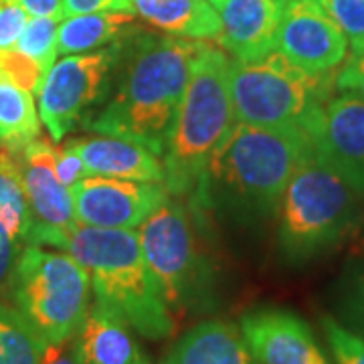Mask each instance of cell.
<instances>
[{"mask_svg":"<svg viewBox=\"0 0 364 364\" xmlns=\"http://www.w3.org/2000/svg\"><path fill=\"white\" fill-rule=\"evenodd\" d=\"M207 45L140 31L124 39L112 93L85 128L164 156L184 91Z\"/></svg>","mask_w":364,"mask_h":364,"instance_id":"1","label":"cell"},{"mask_svg":"<svg viewBox=\"0 0 364 364\" xmlns=\"http://www.w3.org/2000/svg\"><path fill=\"white\" fill-rule=\"evenodd\" d=\"M314 142L301 126L261 128L237 122L208 160L193 205L233 221L273 215Z\"/></svg>","mask_w":364,"mask_h":364,"instance_id":"2","label":"cell"},{"mask_svg":"<svg viewBox=\"0 0 364 364\" xmlns=\"http://www.w3.org/2000/svg\"><path fill=\"white\" fill-rule=\"evenodd\" d=\"M45 245L77 259L90 275L95 304L119 316L134 332L148 340L174 334V318L158 296L136 231L75 221L65 231L47 235L41 241V247Z\"/></svg>","mask_w":364,"mask_h":364,"instance_id":"3","label":"cell"},{"mask_svg":"<svg viewBox=\"0 0 364 364\" xmlns=\"http://www.w3.org/2000/svg\"><path fill=\"white\" fill-rule=\"evenodd\" d=\"M363 200L314 148L287 182L277 207L284 257L304 263L340 245L360 223Z\"/></svg>","mask_w":364,"mask_h":364,"instance_id":"4","label":"cell"},{"mask_svg":"<svg viewBox=\"0 0 364 364\" xmlns=\"http://www.w3.org/2000/svg\"><path fill=\"white\" fill-rule=\"evenodd\" d=\"M229 67L231 59L210 43L196 61L164 154L170 195H193L210 156L235 126Z\"/></svg>","mask_w":364,"mask_h":364,"instance_id":"5","label":"cell"},{"mask_svg":"<svg viewBox=\"0 0 364 364\" xmlns=\"http://www.w3.org/2000/svg\"><path fill=\"white\" fill-rule=\"evenodd\" d=\"M146 267L170 312L203 308L215 287V267L203 239V210L166 200L140 225Z\"/></svg>","mask_w":364,"mask_h":364,"instance_id":"6","label":"cell"},{"mask_svg":"<svg viewBox=\"0 0 364 364\" xmlns=\"http://www.w3.org/2000/svg\"><path fill=\"white\" fill-rule=\"evenodd\" d=\"M334 73H310L279 51L229 67V93L237 122L261 128L306 126L332 97Z\"/></svg>","mask_w":364,"mask_h":364,"instance_id":"7","label":"cell"},{"mask_svg":"<svg viewBox=\"0 0 364 364\" xmlns=\"http://www.w3.org/2000/svg\"><path fill=\"white\" fill-rule=\"evenodd\" d=\"M91 282L69 253L25 245L9 289V301L45 344L73 338L90 312Z\"/></svg>","mask_w":364,"mask_h":364,"instance_id":"8","label":"cell"},{"mask_svg":"<svg viewBox=\"0 0 364 364\" xmlns=\"http://www.w3.org/2000/svg\"><path fill=\"white\" fill-rule=\"evenodd\" d=\"M128 39V37H126ZM124 39L104 49L65 55L47 71L39 90V117L53 142L85 128L104 105L116 81Z\"/></svg>","mask_w":364,"mask_h":364,"instance_id":"9","label":"cell"},{"mask_svg":"<svg viewBox=\"0 0 364 364\" xmlns=\"http://www.w3.org/2000/svg\"><path fill=\"white\" fill-rule=\"evenodd\" d=\"M75 219L102 229H136L170 198L164 182H138L87 174L69 191Z\"/></svg>","mask_w":364,"mask_h":364,"instance_id":"10","label":"cell"},{"mask_svg":"<svg viewBox=\"0 0 364 364\" xmlns=\"http://www.w3.org/2000/svg\"><path fill=\"white\" fill-rule=\"evenodd\" d=\"M275 51L310 73H334L348 57V39L318 0H289L275 35Z\"/></svg>","mask_w":364,"mask_h":364,"instance_id":"11","label":"cell"},{"mask_svg":"<svg viewBox=\"0 0 364 364\" xmlns=\"http://www.w3.org/2000/svg\"><path fill=\"white\" fill-rule=\"evenodd\" d=\"M314 148L364 198V100L332 95L304 126Z\"/></svg>","mask_w":364,"mask_h":364,"instance_id":"12","label":"cell"},{"mask_svg":"<svg viewBox=\"0 0 364 364\" xmlns=\"http://www.w3.org/2000/svg\"><path fill=\"white\" fill-rule=\"evenodd\" d=\"M13 152L33 217L26 245H41L49 233L65 231L77 221L71 193L57 178L55 146L49 138L39 136Z\"/></svg>","mask_w":364,"mask_h":364,"instance_id":"13","label":"cell"},{"mask_svg":"<svg viewBox=\"0 0 364 364\" xmlns=\"http://www.w3.org/2000/svg\"><path fill=\"white\" fill-rule=\"evenodd\" d=\"M239 330L259 364H330L312 328L287 310L245 314Z\"/></svg>","mask_w":364,"mask_h":364,"instance_id":"14","label":"cell"},{"mask_svg":"<svg viewBox=\"0 0 364 364\" xmlns=\"http://www.w3.org/2000/svg\"><path fill=\"white\" fill-rule=\"evenodd\" d=\"M219 14L217 43L239 61L275 51V35L286 9L284 0H208Z\"/></svg>","mask_w":364,"mask_h":364,"instance_id":"15","label":"cell"},{"mask_svg":"<svg viewBox=\"0 0 364 364\" xmlns=\"http://www.w3.org/2000/svg\"><path fill=\"white\" fill-rule=\"evenodd\" d=\"M67 144L83 160L90 174L138 182H164V162L140 144L116 136H83Z\"/></svg>","mask_w":364,"mask_h":364,"instance_id":"16","label":"cell"},{"mask_svg":"<svg viewBox=\"0 0 364 364\" xmlns=\"http://www.w3.org/2000/svg\"><path fill=\"white\" fill-rule=\"evenodd\" d=\"M73 344L83 364H150L130 326L100 304L90 308Z\"/></svg>","mask_w":364,"mask_h":364,"instance_id":"17","label":"cell"},{"mask_svg":"<svg viewBox=\"0 0 364 364\" xmlns=\"http://www.w3.org/2000/svg\"><path fill=\"white\" fill-rule=\"evenodd\" d=\"M160 364H259L235 324L208 320L172 344Z\"/></svg>","mask_w":364,"mask_h":364,"instance_id":"18","label":"cell"},{"mask_svg":"<svg viewBox=\"0 0 364 364\" xmlns=\"http://www.w3.org/2000/svg\"><path fill=\"white\" fill-rule=\"evenodd\" d=\"M128 13L172 37L217 41L219 14L208 0H128Z\"/></svg>","mask_w":364,"mask_h":364,"instance_id":"19","label":"cell"},{"mask_svg":"<svg viewBox=\"0 0 364 364\" xmlns=\"http://www.w3.org/2000/svg\"><path fill=\"white\" fill-rule=\"evenodd\" d=\"M138 31L140 28L136 26V16L130 13L104 11L67 16L57 31V55L65 57L97 51Z\"/></svg>","mask_w":364,"mask_h":364,"instance_id":"20","label":"cell"},{"mask_svg":"<svg viewBox=\"0 0 364 364\" xmlns=\"http://www.w3.org/2000/svg\"><path fill=\"white\" fill-rule=\"evenodd\" d=\"M41 136V117L31 91L0 73V148L18 150Z\"/></svg>","mask_w":364,"mask_h":364,"instance_id":"21","label":"cell"},{"mask_svg":"<svg viewBox=\"0 0 364 364\" xmlns=\"http://www.w3.org/2000/svg\"><path fill=\"white\" fill-rule=\"evenodd\" d=\"M0 227L21 245H26L33 227L16 156L9 148H0Z\"/></svg>","mask_w":364,"mask_h":364,"instance_id":"22","label":"cell"},{"mask_svg":"<svg viewBox=\"0 0 364 364\" xmlns=\"http://www.w3.org/2000/svg\"><path fill=\"white\" fill-rule=\"evenodd\" d=\"M47 344L14 310L0 299V364H41Z\"/></svg>","mask_w":364,"mask_h":364,"instance_id":"23","label":"cell"},{"mask_svg":"<svg viewBox=\"0 0 364 364\" xmlns=\"http://www.w3.org/2000/svg\"><path fill=\"white\" fill-rule=\"evenodd\" d=\"M340 324L364 338V255L352 261L338 284Z\"/></svg>","mask_w":364,"mask_h":364,"instance_id":"24","label":"cell"},{"mask_svg":"<svg viewBox=\"0 0 364 364\" xmlns=\"http://www.w3.org/2000/svg\"><path fill=\"white\" fill-rule=\"evenodd\" d=\"M57 31H59L57 18L31 16L14 49L25 53L26 57L37 61L45 71H49L57 61Z\"/></svg>","mask_w":364,"mask_h":364,"instance_id":"25","label":"cell"},{"mask_svg":"<svg viewBox=\"0 0 364 364\" xmlns=\"http://www.w3.org/2000/svg\"><path fill=\"white\" fill-rule=\"evenodd\" d=\"M318 4L344 33L352 53L364 51V0H318Z\"/></svg>","mask_w":364,"mask_h":364,"instance_id":"26","label":"cell"},{"mask_svg":"<svg viewBox=\"0 0 364 364\" xmlns=\"http://www.w3.org/2000/svg\"><path fill=\"white\" fill-rule=\"evenodd\" d=\"M322 330L336 364H364V338L354 334L336 318L324 316Z\"/></svg>","mask_w":364,"mask_h":364,"instance_id":"27","label":"cell"},{"mask_svg":"<svg viewBox=\"0 0 364 364\" xmlns=\"http://www.w3.org/2000/svg\"><path fill=\"white\" fill-rule=\"evenodd\" d=\"M0 73L6 79H11L14 85L31 91V93H39L45 75H47V71L37 61H33L31 57H26L25 53H21L18 49L0 51Z\"/></svg>","mask_w":364,"mask_h":364,"instance_id":"28","label":"cell"},{"mask_svg":"<svg viewBox=\"0 0 364 364\" xmlns=\"http://www.w3.org/2000/svg\"><path fill=\"white\" fill-rule=\"evenodd\" d=\"M28 23V13L16 0H0V51L14 49Z\"/></svg>","mask_w":364,"mask_h":364,"instance_id":"29","label":"cell"},{"mask_svg":"<svg viewBox=\"0 0 364 364\" xmlns=\"http://www.w3.org/2000/svg\"><path fill=\"white\" fill-rule=\"evenodd\" d=\"M55 172H57L59 182L67 191H71L81 178H85L90 174L83 160L67 142L55 146Z\"/></svg>","mask_w":364,"mask_h":364,"instance_id":"30","label":"cell"},{"mask_svg":"<svg viewBox=\"0 0 364 364\" xmlns=\"http://www.w3.org/2000/svg\"><path fill=\"white\" fill-rule=\"evenodd\" d=\"M23 247L25 245L16 243L0 227V299L9 301V289H11V282H13L14 267H16V261H18Z\"/></svg>","mask_w":364,"mask_h":364,"instance_id":"31","label":"cell"},{"mask_svg":"<svg viewBox=\"0 0 364 364\" xmlns=\"http://www.w3.org/2000/svg\"><path fill=\"white\" fill-rule=\"evenodd\" d=\"M336 90L342 93H354L364 100V51L352 53L336 73Z\"/></svg>","mask_w":364,"mask_h":364,"instance_id":"32","label":"cell"},{"mask_svg":"<svg viewBox=\"0 0 364 364\" xmlns=\"http://www.w3.org/2000/svg\"><path fill=\"white\" fill-rule=\"evenodd\" d=\"M128 13V0H63V16H75V14L104 13Z\"/></svg>","mask_w":364,"mask_h":364,"instance_id":"33","label":"cell"},{"mask_svg":"<svg viewBox=\"0 0 364 364\" xmlns=\"http://www.w3.org/2000/svg\"><path fill=\"white\" fill-rule=\"evenodd\" d=\"M41 364H83L79 360L73 338L59 342V344H47Z\"/></svg>","mask_w":364,"mask_h":364,"instance_id":"34","label":"cell"},{"mask_svg":"<svg viewBox=\"0 0 364 364\" xmlns=\"http://www.w3.org/2000/svg\"><path fill=\"white\" fill-rule=\"evenodd\" d=\"M28 16H49L63 21V0H16Z\"/></svg>","mask_w":364,"mask_h":364,"instance_id":"35","label":"cell"},{"mask_svg":"<svg viewBox=\"0 0 364 364\" xmlns=\"http://www.w3.org/2000/svg\"><path fill=\"white\" fill-rule=\"evenodd\" d=\"M284 2H289V0H284Z\"/></svg>","mask_w":364,"mask_h":364,"instance_id":"36","label":"cell"}]
</instances>
